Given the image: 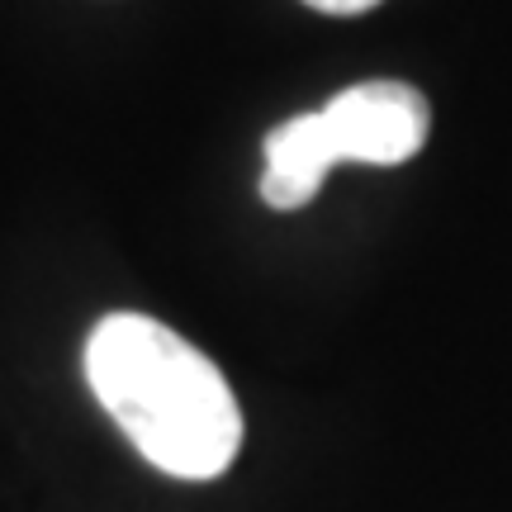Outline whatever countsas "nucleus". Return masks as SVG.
<instances>
[{"label":"nucleus","instance_id":"obj_3","mask_svg":"<svg viewBox=\"0 0 512 512\" xmlns=\"http://www.w3.org/2000/svg\"><path fill=\"white\" fill-rule=\"evenodd\" d=\"M313 10H323V15H361L370 5H380V0H304Z\"/></svg>","mask_w":512,"mask_h":512},{"label":"nucleus","instance_id":"obj_2","mask_svg":"<svg viewBox=\"0 0 512 512\" xmlns=\"http://www.w3.org/2000/svg\"><path fill=\"white\" fill-rule=\"evenodd\" d=\"M427 100L403 81H361L332 95L323 110L299 114L266 138L261 200L271 209H304L337 162L399 166L427 143Z\"/></svg>","mask_w":512,"mask_h":512},{"label":"nucleus","instance_id":"obj_1","mask_svg":"<svg viewBox=\"0 0 512 512\" xmlns=\"http://www.w3.org/2000/svg\"><path fill=\"white\" fill-rule=\"evenodd\" d=\"M86 380L138 456L171 479H219L242 446L223 370L147 313H110L86 342Z\"/></svg>","mask_w":512,"mask_h":512}]
</instances>
